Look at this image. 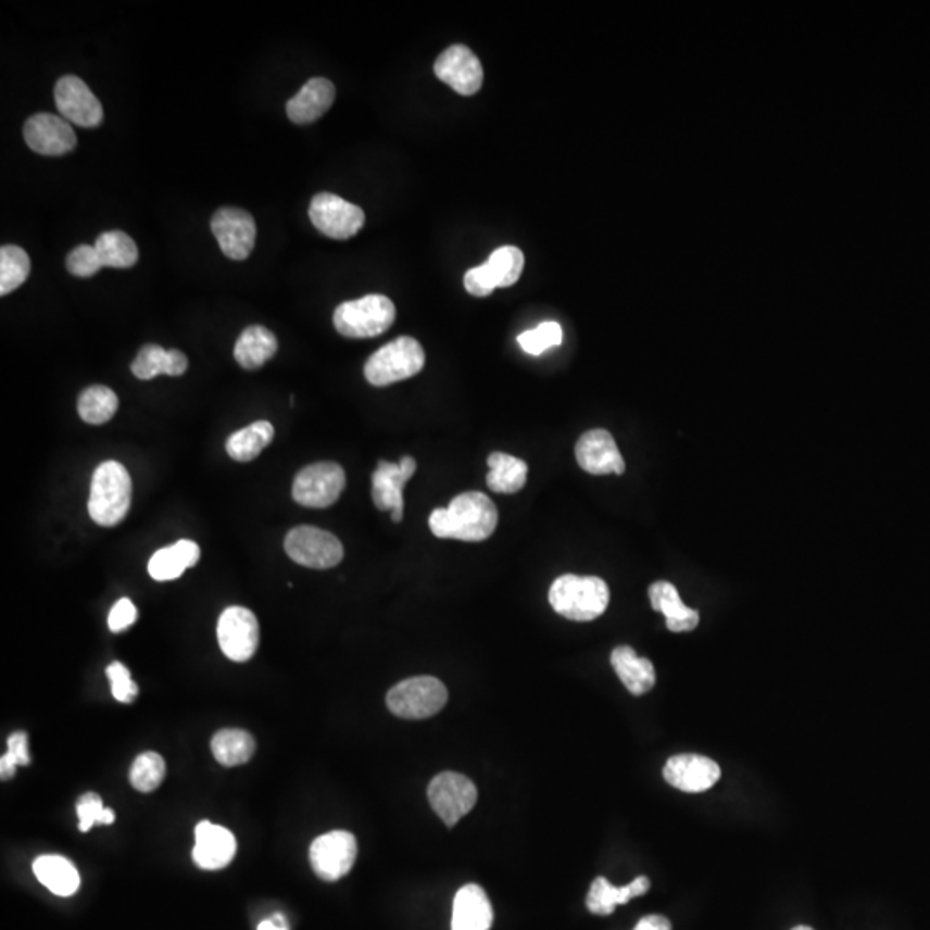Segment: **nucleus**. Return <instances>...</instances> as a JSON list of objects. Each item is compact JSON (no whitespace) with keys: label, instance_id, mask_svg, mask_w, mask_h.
<instances>
[{"label":"nucleus","instance_id":"79ce46f5","mask_svg":"<svg viewBox=\"0 0 930 930\" xmlns=\"http://www.w3.org/2000/svg\"><path fill=\"white\" fill-rule=\"evenodd\" d=\"M464 287L474 297L491 296L499 288L488 264L467 271L464 276Z\"/></svg>","mask_w":930,"mask_h":930},{"label":"nucleus","instance_id":"09e8293b","mask_svg":"<svg viewBox=\"0 0 930 930\" xmlns=\"http://www.w3.org/2000/svg\"><path fill=\"white\" fill-rule=\"evenodd\" d=\"M793 930H814V929H812V927L797 926V927H794Z\"/></svg>","mask_w":930,"mask_h":930},{"label":"nucleus","instance_id":"2f4dec72","mask_svg":"<svg viewBox=\"0 0 930 930\" xmlns=\"http://www.w3.org/2000/svg\"><path fill=\"white\" fill-rule=\"evenodd\" d=\"M211 750L221 765L237 767L254 756V736L243 729H223L212 738Z\"/></svg>","mask_w":930,"mask_h":930},{"label":"nucleus","instance_id":"a211bd4d","mask_svg":"<svg viewBox=\"0 0 930 930\" xmlns=\"http://www.w3.org/2000/svg\"><path fill=\"white\" fill-rule=\"evenodd\" d=\"M664 779L684 793H703L719 782L720 767L708 756H670L664 767Z\"/></svg>","mask_w":930,"mask_h":930},{"label":"nucleus","instance_id":"f3484780","mask_svg":"<svg viewBox=\"0 0 930 930\" xmlns=\"http://www.w3.org/2000/svg\"><path fill=\"white\" fill-rule=\"evenodd\" d=\"M435 75L461 96H474L485 81L478 55L469 47L452 46L435 63Z\"/></svg>","mask_w":930,"mask_h":930},{"label":"nucleus","instance_id":"e433bc0d","mask_svg":"<svg viewBox=\"0 0 930 930\" xmlns=\"http://www.w3.org/2000/svg\"><path fill=\"white\" fill-rule=\"evenodd\" d=\"M488 267L493 275L497 287L508 288L519 281L524 269L523 250L517 247H500L488 259Z\"/></svg>","mask_w":930,"mask_h":930},{"label":"nucleus","instance_id":"72a5a7b5","mask_svg":"<svg viewBox=\"0 0 930 930\" xmlns=\"http://www.w3.org/2000/svg\"><path fill=\"white\" fill-rule=\"evenodd\" d=\"M120 407V399L111 388L97 387L87 388L78 399V414L87 424H105L113 419Z\"/></svg>","mask_w":930,"mask_h":930},{"label":"nucleus","instance_id":"1a4fd4ad","mask_svg":"<svg viewBox=\"0 0 930 930\" xmlns=\"http://www.w3.org/2000/svg\"><path fill=\"white\" fill-rule=\"evenodd\" d=\"M429 803L438 817L453 827L478 803V788L469 777L457 772H441L428 788Z\"/></svg>","mask_w":930,"mask_h":930},{"label":"nucleus","instance_id":"4c0bfd02","mask_svg":"<svg viewBox=\"0 0 930 930\" xmlns=\"http://www.w3.org/2000/svg\"><path fill=\"white\" fill-rule=\"evenodd\" d=\"M562 337H564L562 326L549 321V323H541L536 329L524 331L519 337V345L529 355H541L544 350L562 345Z\"/></svg>","mask_w":930,"mask_h":930},{"label":"nucleus","instance_id":"473e14b6","mask_svg":"<svg viewBox=\"0 0 930 930\" xmlns=\"http://www.w3.org/2000/svg\"><path fill=\"white\" fill-rule=\"evenodd\" d=\"M93 246H96L97 254H99L104 267L128 269V267L137 264V243L125 231L113 229V231L102 232Z\"/></svg>","mask_w":930,"mask_h":930},{"label":"nucleus","instance_id":"a878e982","mask_svg":"<svg viewBox=\"0 0 930 930\" xmlns=\"http://www.w3.org/2000/svg\"><path fill=\"white\" fill-rule=\"evenodd\" d=\"M187 369L188 359L184 352L175 349L164 350L163 347L154 345V343L141 347L137 359L131 364V373L135 374V378L143 379V381L158 378L161 374L181 376V374L187 373Z\"/></svg>","mask_w":930,"mask_h":930},{"label":"nucleus","instance_id":"de8ad7c7","mask_svg":"<svg viewBox=\"0 0 930 930\" xmlns=\"http://www.w3.org/2000/svg\"><path fill=\"white\" fill-rule=\"evenodd\" d=\"M17 767H20V765H17L16 762H14L13 758L8 755V753H5L2 758H0V776H2V779H4V781L5 779H11V777L16 774Z\"/></svg>","mask_w":930,"mask_h":930},{"label":"nucleus","instance_id":"cd10ccee","mask_svg":"<svg viewBox=\"0 0 930 930\" xmlns=\"http://www.w3.org/2000/svg\"><path fill=\"white\" fill-rule=\"evenodd\" d=\"M278 340L275 332L264 326H249L235 345V359L243 369L255 370L275 357Z\"/></svg>","mask_w":930,"mask_h":930},{"label":"nucleus","instance_id":"7c9ffc66","mask_svg":"<svg viewBox=\"0 0 930 930\" xmlns=\"http://www.w3.org/2000/svg\"><path fill=\"white\" fill-rule=\"evenodd\" d=\"M275 438V428L267 420H257L240 431L232 432L226 441V452L237 462H250L261 455Z\"/></svg>","mask_w":930,"mask_h":930},{"label":"nucleus","instance_id":"7ed1b4c3","mask_svg":"<svg viewBox=\"0 0 930 930\" xmlns=\"http://www.w3.org/2000/svg\"><path fill=\"white\" fill-rule=\"evenodd\" d=\"M553 611L565 619L590 623L599 619L611 602V591L603 579L596 576L565 574L553 582L549 594Z\"/></svg>","mask_w":930,"mask_h":930},{"label":"nucleus","instance_id":"f03ea898","mask_svg":"<svg viewBox=\"0 0 930 930\" xmlns=\"http://www.w3.org/2000/svg\"><path fill=\"white\" fill-rule=\"evenodd\" d=\"M134 482L125 465L116 461L102 462L93 473L88 514L93 523L113 528L123 523L131 507Z\"/></svg>","mask_w":930,"mask_h":930},{"label":"nucleus","instance_id":"a19ab883","mask_svg":"<svg viewBox=\"0 0 930 930\" xmlns=\"http://www.w3.org/2000/svg\"><path fill=\"white\" fill-rule=\"evenodd\" d=\"M109 681H111V690L113 696L121 703H134L138 694L137 682L129 676V670L121 662H113L109 665L108 670Z\"/></svg>","mask_w":930,"mask_h":930},{"label":"nucleus","instance_id":"58836bf2","mask_svg":"<svg viewBox=\"0 0 930 930\" xmlns=\"http://www.w3.org/2000/svg\"><path fill=\"white\" fill-rule=\"evenodd\" d=\"M76 814H78V827L81 832L90 831L96 824H104V826H109V824H113L114 818H116L114 817V812L111 810V808H104L102 800H100L99 794L96 793H87L79 797L78 805H76Z\"/></svg>","mask_w":930,"mask_h":930},{"label":"nucleus","instance_id":"6ab92c4d","mask_svg":"<svg viewBox=\"0 0 930 930\" xmlns=\"http://www.w3.org/2000/svg\"><path fill=\"white\" fill-rule=\"evenodd\" d=\"M576 458L581 469L593 476L624 474L626 462L620 455L614 437L605 429H591L579 438L576 444Z\"/></svg>","mask_w":930,"mask_h":930},{"label":"nucleus","instance_id":"4468645a","mask_svg":"<svg viewBox=\"0 0 930 930\" xmlns=\"http://www.w3.org/2000/svg\"><path fill=\"white\" fill-rule=\"evenodd\" d=\"M55 105L64 120L81 128H97L104 121V109L84 79L59 78L54 88Z\"/></svg>","mask_w":930,"mask_h":930},{"label":"nucleus","instance_id":"393cba45","mask_svg":"<svg viewBox=\"0 0 930 930\" xmlns=\"http://www.w3.org/2000/svg\"><path fill=\"white\" fill-rule=\"evenodd\" d=\"M611 662L615 674L634 696L649 693L655 686L656 674L652 662L636 655L631 646H617L612 652Z\"/></svg>","mask_w":930,"mask_h":930},{"label":"nucleus","instance_id":"20e7f679","mask_svg":"<svg viewBox=\"0 0 930 930\" xmlns=\"http://www.w3.org/2000/svg\"><path fill=\"white\" fill-rule=\"evenodd\" d=\"M395 303L385 296H366L338 305L335 328L345 338H374L395 323Z\"/></svg>","mask_w":930,"mask_h":930},{"label":"nucleus","instance_id":"6e6552de","mask_svg":"<svg viewBox=\"0 0 930 930\" xmlns=\"http://www.w3.org/2000/svg\"><path fill=\"white\" fill-rule=\"evenodd\" d=\"M285 550L291 561L309 569H331L343 558V544L337 536L314 526L291 529Z\"/></svg>","mask_w":930,"mask_h":930},{"label":"nucleus","instance_id":"f257e3e1","mask_svg":"<svg viewBox=\"0 0 930 930\" xmlns=\"http://www.w3.org/2000/svg\"><path fill=\"white\" fill-rule=\"evenodd\" d=\"M499 524V511L491 499L479 491L458 494L447 508L429 515V529L441 540L485 541Z\"/></svg>","mask_w":930,"mask_h":930},{"label":"nucleus","instance_id":"c756f323","mask_svg":"<svg viewBox=\"0 0 930 930\" xmlns=\"http://www.w3.org/2000/svg\"><path fill=\"white\" fill-rule=\"evenodd\" d=\"M488 487L494 493H517L528 481V464L508 453L494 452L488 457Z\"/></svg>","mask_w":930,"mask_h":930},{"label":"nucleus","instance_id":"4be33fe9","mask_svg":"<svg viewBox=\"0 0 930 930\" xmlns=\"http://www.w3.org/2000/svg\"><path fill=\"white\" fill-rule=\"evenodd\" d=\"M493 926V908L485 889L467 884L458 889L453 900L452 930H490Z\"/></svg>","mask_w":930,"mask_h":930},{"label":"nucleus","instance_id":"423d86ee","mask_svg":"<svg viewBox=\"0 0 930 930\" xmlns=\"http://www.w3.org/2000/svg\"><path fill=\"white\" fill-rule=\"evenodd\" d=\"M449 691L437 677H411L393 686L387 694L388 711L400 719L423 720L443 708Z\"/></svg>","mask_w":930,"mask_h":930},{"label":"nucleus","instance_id":"9b49d317","mask_svg":"<svg viewBox=\"0 0 930 930\" xmlns=\"http://www.w3.org/2000/svg\"><path fill=\"white\" fill-rule=\"evenodd\" d=\"M309 217L323 235L332 240H349L361 231L366 214L359 205L350 204L332 193H317L309 208Z\"/></svg>","mask_w":930,"mask_h":930},{"label":"nucleus","instance_id":"39448f33","mask_svg":"<svg viewBox=\"0 0 930 930\" xmlns=\"http://www.w3.org/2000/svg\"><path fill=\"white\" fill-rule=\"evenodd\" d=\"M424 362L426 355L419 341L416 338L400 337L367 359L364 374L373 387H388L419 374Z\"/></svg>","mask_w":930,"mask_h":930},{"label":"nucleus","instance_id":"0eeeda50","mask_svg":"<svg viewBox=\"0 0 930 930\" xmlns=\"http://www.w3.org/2000/svg\"><path fill=\"white\" fill-rule=\"evenodd\" d=\"M345 470L335 462H317L297 474L293 481V500L303 507H331L345 490Z\"/></svg>","mask_w":930,"mask_h":930},{"label":"nucleus","instance_id":"ea45409f","mask_svg":"<svg viewBox=\"0 0 930 930\" xmlns=\"http://www.w3.org/2000/svg\"><path fill=\"white\" fill-rule=\"evenodd\" d=\"M66 267L73 276L90 278L97 275L104 264L97 254L96 246H78L67 255Z\"/></svg>","mask_w":930,"mask_h":930},{"label":"nucleus","instance_id":"b1692460","mask_svg":"<svg viewBox=\"0 0 930 930\" xmlns=\"http://www.w3.org/2000/svg\"><path fill=\"white\" fill-rule=\"evenodd\" d=\"M649 877H638L631 884L624 885V888H615L606 881L605 877H599L591 884L590 893L586 897V906L591 914L605 917V915L614 914L617 906L631 902L632 897L649 893Z\"/></svg>","mask_w":930,"mask_h":930},{"label":"nucleus","instance_id":"49530a36","mask_svg":"<svg viewBox=\"0 0 930 930\" xmlns=\"http://www.w3.org/2000/svg\"><path fill=\"white\" fill-rule=\"evenodd\" d=\"M257 930H288L287 920H285L282 915L276 914L273 918L262 920L259 923Z\"/></svg>","mask_w":930,"mask_h":930},{"label":"nucleus","instance_id":"f8f14e48","mask_svg":"<svg viewBox=\"0 0 930 930\" xmlns=\"http://www.w3.org/2000/svg\"><path fill=\"white\" fill-rule=\"evenodd\" d=\"M221 650L232 662H247L259 649V623L246 606H229L217 623Z\"/></svg>","mask_w":930,"mask_h":930},{"label":"nucleus","instance_id":"412c9836","mask_svg":"<svg viewBox=\"0 0 930 930\" xmlns=\"http://www.w3.org/2000/svg\"><path fill=\"white\" fill-rule=\"evenodd\" d=\"M337 97L335 85L326 78H311L287 104V114L296 125H309L331 108Z\"/></svg>","mask_w":930,"mask_h":930},{"label":"nucleus","instance_id":"5701e85b","mask_svg":"<svg viewBox=\"0 0 930 930\" xmlns=\"http://www.w3.org/2000/svg\"><path fill=\"white\" fill-rule=\"evenodd\" d=\"M650 602L653 611L665 615L667 628L673 632L693 631L700 623V614L682 603L676 586L667 581L653 582L650 586Z\"/></svg>","mask_w":930,"mask_h":930},{"label":"nucleus","instance_id":"9d476101","mask_svg":"<svg viewBox=\"0 0 930 930\" xmlns=\"http://www.w3.org/2000/svg\"><path fill=\"white\" fill-rule=\"evenodd\" d=\"M312 870L323 881H340L357 860V839L347 831H331L314 839L309 850Z\"/></svg>","mask_w":930,"mask_h":930},{"label":"nucleus","instance_id":"a18cd8bd","mask_svg":"<svg viewBox=\"0 0 930 930\" xmlns=\"http://www.w3.org/2000/svg\"><path fill=\"white\" fill-rule=\"evenodd\" d=\"M634 930H673V926H670L669 918L662 917V915H649V917L641 918Z\"/></svg>","mask_w":930,"mask_h":930},{"label":"nucleus","instance_id":"c9c22d12","mask_svg":"<svg viewBox=\"0 0 930 930\" xmlns=\"http://www.w3.org/2000/svg\"><path fill=\"white\" fill-rule=\"evenodd\" d=\"M166 764L159 753H141L129 770V782L140 793H150L163 784Z\"/></svg>","mask_w":930,"mask_h":930},{"label":"nucleus","instance_id":"f704fd0d","mask_svg":"<svg viewBox=\"0 0 930 930\" xmlns=\"http://www.w3.org/2000/svg\"><path fill=\"white\" fill-rule=\"evenodd\" d=\"M32 271L26 250L17 246H4L0 249V296L5 297L22 287Z\"/></svg>","mask_w":930,"mask_h":930},{"label":"nucleus","instance_id":"c85d7f7f","mask_svg":"<svg viewBox=\"0 0 930 930\" xmlns=\"http://www.w3.org/2000/svg\"><path fill=\"white\" fill-rule=\"evenodd\" d=\"M34 874L55 896L67 897L79 889L78 870L64 856H38L34 862Z\"/></svg>","mask_w":930,"mask_h":930},{"label":"nucleus","instance_id":"ddd939ff","mask_svg":"<svg viewBox=\"0 0 930 930\" xmlns=\"http://www.w3.org/2000/svg\"><path fill=\"white\" fill-rule=\"evenodd\" d=\"M211 229L226 257L246 261L252 254L257 226L250 212L238 208L219 209L212 216Z\"/></svg>","mask_w":930,"mask_h":930},{"label":"nucleus","instance_id":"2eb2a0df","mask_svg":"<svg viewBox=\"0 0 930 930\" xmlns=\"http://www.w3.org/2000/svg\"><path fill=\"white\" fill-rule=\"evenodd\" d=\"M26 146L40 155L58 158L76 149L78 138L70 121L54 114L40 113L29 117L23 128Z\"/></svg>","mask_w":930,"mask_h":930},{"label":"nucleus","instance_id":"bb28decb","mask_svg":"<svg viewBox=\"0 0 930 930\" xmlns=\"http://www.w3.org/2000/svg\"><path fill=\"white\" fill-rule=\"evenodd\" d=\"M200 561V546L196 541L181 540L173 546L159 550L149 561L150 578L155 581H173L181 578L185 570Z\"/></svg>","mask_w":930,"mask_h":930},{"label":"nucleus","instance_id":"dca6fc26","mask_svg":"<svg viewBox=\"0 0 930 930\" xmlns=\"http://www.w3.org/2000/svg\"><path fill=\"white\" fill-rule=\"evenodd\" d=\"M417 462L414 457H403L399 464L378 462L373 474V500L379 511H391V520L402 523L403 487L416 474Z\"/></svg>","mask_w":930,"mask_h":930},{"label":"nucleus","instance_id":"aec40b11","mask_svg":"<svg viewBox=\"0 0 930 930\" xmlns=\"http://www.w3.org/2000/svg\"><path fill=\"white\" fill-rule=\"evenodd\" d=\"M237 853V839L231 831L216 824L200 822L196 827L193 862L204 870H221L231 864Z\"/></svg>","mask_w":930,"mask_h":930},{"label":"nucleus","instance_id":"c03bdc74","mask_svg":"<svg viewBox=\"0 0 930 930\" xmlns=\"http://www.w3.org/2000/svg\"><path fill=\"white\" fill-rule=\"evenodd\" d=\"M8 755L11 756L17 765H22V767L23 765L29 764L32 758H29L28 734H26V732L20 731L9 736Z\"/></svg>","mask_w":930,"mask_h":930},{"label":"nucleus","instance_id":"37998d69","mask_svg":"<svg viewBox=\"0 0 930 930\" xmlns=\"http://www.w3.org/2000/svg\"><path fill=\"white\" fill-rule=\"evenodd\" d=\"M137 606L134 605V602L129 599H121L109 614V629L113 632L125 631L129 626L137 623Z\"/></svg>","mask_w":930,"mask_h":930}]
</instances>
